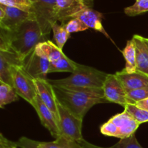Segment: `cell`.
Here are the masks:
<instances>
[{
    "label": "cell",
    "instance_id": "obj_23",
    "mask_svg": "<svg viewBox=\"0 0 148 148\" xmlns=\"http://www.w3.org/2000/svg\"><path fill=\"white\" fill-rule=\"evenodd\" d=\"M77 64V63L71 60L65 55L59 60L53 63H50L49 74L59 72H68L72 73L76 69Z\"/></svg>",
    "mask_w": 148,
    "mask_h": 148
},
{
    "label": "cell",
    "instance_id": "obj_12",
    "mask_svg": "<svg viewBox=\"0 0 148 148\" xmlns=\"http://www.w3.org/2000/svg\"><path fill=\"white\" fill-rule=\"evenodd\" d=\"M91 6L80 0H56L57 21L65 24L69 20L75 18L79 12Z\"/></svg>",
    "mask_w": 148,
    "mask_h": 148
},
{
    "label": "cell",
    "instance_id": "obj_31",
    "mask_svg": "<svg viewBox=\"0 0 148 148\" xmlns=\"http://www.w3.org/2000/svg\"><path fill=\"white\" fill-rule=\"evenodd\" d=\"M17 147V143H14L7 140L2 134H0V148H13Z\"/></svg>",
    "mask_w": 148,
    "mask_h": 148
},
{
    "label": "cell",
    "instance_id": "obj_32",
    "mask_svg": "<svg viewBox=\"0 0 148 148\" xmlns=\"http://www.w3.org/2000/svg\"><path fill=\"white\" fill-rule=\"evenodd\" d=\"M134 105H135L136 106L138 107V108L148 111V98L145 100H143V101H139V102H137V103H135Z\"/></svg>",
    "mask_w": 148,
    "mask_h": 148
},
{
    "label": "cell",
    "instance_id": "obj_4",
    "mask_svg": "<svg viewBox=\"0 0 148 148\" xmlns=\"http://www.w3.org/2000/svg\"><path fill=\"white\" fill-rule=\"evenodd\" d=\"M140 124L126 110L110 119L101 127L103 135L121 139L134 134Z\"/></svg>",
    "mask_w": 148,
    "mask_h": 148
},
{
    "label": "cell",
    "instance_id": "obj_15",
    "mask_svg": "<svg viewBox=\"0 0 148 148\" xmlns=\"http://www.w3.org/2000/svg\"><path fill=\"white\" fill-rule=\"evenodd\" d=\"M13 65H23L15 53L0 51V80L12 86L11 68Z\"/></svg>",
    "mask_w": 148,
    "mask_h": 148
},
{
    "label": "cell",
    "instance_id": "obj_34",
    "mask_svg": "<svg viewBox=\"0 0 148 148\" xmlns=\"http://www.w3.org/2000/svg\"><path fill=\"white\" fill-rule=\"evenodd\" d=\"M13 148H19V147H14Z\"/></svg>",
    "mask_w": 148,
    "mask_h": 148
},
{
    "label": "cell",
    "instance_id": "obj_24",
    "mask_svg": "<svg viewBox=\"0 0 148 148\" xmlns=\"http://www.w3.org/2000/svg\"><path fill=\"white\" fill-rule=\"evenodd\" d=\"M51 29L56 45L61 50H62L66 42L70 37V33H68L63 25L58 24V22L52 24Z\"/></svg>",
    "mask_w": 148,
    "mask_h": 148
},
{
    "label": "cell",
    "instance_id": "obj_1",
    "mask_svg": "<svg viewBox=\"0 0 148 148\" xmlns=\"http://www.w3.org/2000/svg\"><path fill=\"white\" fill-rule=\"evenodd\" d=\"M45 40L46 36L36 19L26 20L13 31L0 28V51L14 52L23 62Z\"/></svg>",
    "mask_w": 148,
    "mask_h": 148
},
{
    "label": "cell",
    "instance_id": "obj_5",
    "mask_svg": "<svg viewBox=\"0 0 148 148\" xmlns=\"http://www.w3.org/2000/svg\"><path fill=\"white\" fill-rule=\"evenodd\" d=\"M11 75L12 86L17 95L33 105L38 96L34 78L25 69L23 65H13Z\"/></svg>",
    "mask_w": 148,
    "mask_h": 148
},
{
    "label": "cell",
    "instance_id": "obj_28",
    "mask_svg": "<svg viewBox=\"0 0 148 148\" xmlns=\"http://www.w3.org/2000/svg\"><path fill=\"white\" fill-rule=\"evenodd\" d=\"M148 98V87L140 88L127 92L128 104H135Z\"/></svg>",
    "mask_w": 148,
    "mask_h": 148
},
{
    "label": "cell",
    "instance_id": "obj_21",
    "mask_svg": "<svg viewBox=\"0 0 148 148\" xmlns=\"http://www.w3.org/2000/svg\"><path fill=\"white\" fill-rule=\"evenodd\" d=\"M40 148H82L78 142L60 136L52 142H38Z\"/></svg>",
    "mask_w": 148,
    "mask_h": 148
},
{
    "label": "cell",
    "instance_id": "obj_17",
    "mask_svg": "<svg viewBox=\"0 0 148 148\" xmlns=\"http://www.w3.org/2000/svg\"><path fill=\"white\" fill-rule=\"evenodd\" d=\"M136 50L137 71L148 75V47L144 37L134 35L132 37Z\"/></svg>",
    "mask_w": 148,
    "mask_h": 148
},
{
    "label": "cell",
    "instance_id": "obj_6",
    "mask_svg": "<svg viewBox=\"0 0 148 148\" xmlns=\"http://www.w3.org/2000/svg\"><path fill=\"white\" fill-rule=\"evenodd\" d=\"M58 101V100H57ZM59 124L61 136L72 139L77 142L82 140V120L74 116L69 110L58 101Z\"/></svg>",
    "mask_w": 148,
    "mask_h": 148
},
{
    "label": "cell",
    "instance_id": "obj_19",
    "mask_svg": "<svg viewBox=\"0 0 148 148\" xmlns=\"http://www.w3.org/2000/svg\"><path fill=\"white\" fill-rule=\"evenodd\" d=\"M122 54L126 62L125 67L123 70L128 73L137 72V62H136V50L134 40H128L125 48L123 49Z\"/></svg>",
    "mask_w": 148,
    "mask_h": 148
},
{
    "label": "cell",
    "instance_id": "obj_7",
    "mask_svg": "<svg viewBox=\"0 0 148 148\" xmlns=\"http://www.w3.org/2000/svg\"><path fill=\"white\" fill-rule=\"evenodd\" d=\"M34 9V14L42 32L48 36L51 31V25L57 21L56 0H30Z\"/></svg>",
    "mask_w": 148,
    "mask_h": 148
},
{
    "label": "cell",
    "instance_id": "obj_14",
    "mask_svg": "<svg viewBox=\"0 0 148 148\" xmlns=\"http://www.w3.org/2000/svg\"><path fill=\"white\" fill-rule=\"evenodd\" d=\"M116 75L121 81L127 93L132 90L148 87V75L142 72L137 71L128 73L122 70L116 72Z\"/></svg>",
    "mask_w": 148,
    "mask_h": 148
},
{
    "label": "cell",
    "instance_id": "obj_13",
    "mask_svg": "<svg viewBox=\"0 0 148 148\" xmlns=\"http://www.w3.org/2000/svg\"><path fill=\"white\" fill-rule=\"evenodd\" d=\"M34 80L37 89L38 95L40 97L43 103L53 112L58 121H59V112L57 108L58 101L53 87L47 79L36 78Z\"/></svg>",
    "mask_w": 148,
    "mask_h": 148
},
{
    "label": "cell",
    "instance_id": "obj_22",
    "mask_svg": "<svg viewBox=\"0 0 148 148\" xmlns=\"http://www.w3.org/2000/svg\"><path fill=\"white\" fill-rule=\"evenodd\" d=\"M19 95L13 86L0 80V107L18 101Z\"/></svg>",
    "mask_w": 148,
    "mask_h": 148
},
{
    "label": "cell",
    "instance_id": "obj_33",
    "mask_svg": "<svg viewBox=\"0 0 148 148\" xmlns=\"http://www.w3.org/2000/svg\"><path fill=\"white\" fill-rule=\"evenodd\" d=\"M144 40H145V42L146 44H147V46L148 47V38H144Z\"/></svg>",
    "mask_w": 148,
    "mask_h": 148
},
{
    "label": "cell",
    "instance_id": "obj_9",
    "mask_svg": "<svg viewBox=\"0 0 148 148\" xmlns=\"http://www.w3.org/2000/svg\"><path fill=\"white\" fill-rule=\"evenodd\" d=\"M106 99L110 103L119 104L124 108L128 104L127 93L116 74H108L102 88Z\"/></svg>",
    "mask_w": 148,
    "mask_h": 148
},
{
    "label": "cell",
    "instance_id": "obj_3",
    "mask_svg": "<svg viewBox=\"0 0 148 148\" xmlns=\"http://www.w3.org/2000/svg\"><path fill=\"white\" fill-rule=\"evenodd\" d=\"M108 74L89 66L77 64L72 75L64 79H49L53 87L102 88Z\"/></svg>",
    "mask_w": 148,
    "mask_h": 148
},
{
    "label": "cell",
    "instance_id": "obj_25",
    "mask_svg": "<svg viewBox=\"0 0 148 148\" xmlns=\"http://www.w3.org/2000/svg\"><path fill=\"white\" fill-rule=\"evenodd\" d=\"M0 4L34 14L33 4L30 0H0Z\"/></svg>",
    "mask_w": 148,
    "mask_h": 148
},
{
    "label": "cell",
    "instance_id": "obj_30",
    "mask_svg": "<svg viewBox=\"0 0 148 148\" xmlns=\"http://www.w3.org/2000/svg\"><path fill=\"white\" fill-rule=\"evenodd\" d=\"M17 147L20 148H40L39 147L38 142L30 140L25 137H22L17 142Z\"/></svg>",
    "mask_w": 148,
    "mask_h": 148
},
{
    "label": "cell",
    "instance_id": "obj_29",
    "mask_svg": "<svg viewBox=\"0 0 148 148\" xmlns=\"http://www.w3.org/2000/svg\"><path fill=\"white\" fill-rule=\"evenodd\" d=\"M62 25H63L65 29L70 34L72 33L84 31V30H88V26L78 18H72L71 20H69L68 22H66L65 24Z\"/></svg>",
    "mask_w": 148,
    "mask_h": 148
},
{
    "label": "cell",
    "instance_id": "obj_2",
    "mask_svg": "<svg viewBox=\"0 0 148 148\" xmlns=\"http://www.w3.org/2000/svg\"><path fill=\"white\" fill-rule=\"evenodd\" d=\"M53 89L58 101L82 120L92 106L109 103L106 99L102 88L53 87Z\"/></svg>",
    "mask_w": 148,
    "mask_h": 148
},
{
    "label": "cell",
    "instance_id": "obj_20",
    "mask_svg": "<svg viewBox=\"0 0 148 148\" xmlns=\"http://www.w3.org/2000/svg\"><path fill=\"white\" fill-rule=\"evenodd\" d=\"M78 143L81 145L82 148H104L101 147H98V146L93 145L90 144V143H88L84 139L82 140L79 141ZM106 148H143L140 145V143L137 141V138L135 137V134L130 136V137H127V138L121 139L116 144L114 145L111 146L110 147Z\"/></svg>",
    "mask_w": 148,
    "mask_h": 148
},
{
    "label": "cell",
    "instance_id": "obj_27",
    "mask_svg": "<svg viewBox=\"0 0 148 148\" xmlns=\"http://www.w3.org/2000/svg\"><path fill=\"white\" fill-rule=\"evenodd\" d=\"M124 110L130 113L140 124L148 122V111L142 109L136 106L134 104H127Z\"/></svg>",
    "mask_w": 148,
    "mask_h": 148
},
{
    "label": "cell",
    "instance_id": "obj_18",
    "mask_svg": "<svg viewBox=\"0 0 148 148\" xmlns=\"http://www.w3.org/2000/svg\"><path fill=\"white\" fill-rule=\"evenodd\" d=\"M36 48L48 58L50 63L56 62L65 56L62 50L51 40L41 42L36 46Z\"/></svg>",
    "mask_w": 148,
    "mask_h": 148
},
{
    "label": "cell",
    "instance_id": "obj_16",
    "mask_svg": "<svg viewBox=\"0 0 148 148\" xmlns=\"http://www.w3.org/2000/svg\"><path fill=\"white\" fill-rule=\"evenodd\" d=\"M75 18L79 19L88 26V28L93 29L96 31L104 34L107 38H109L103 26L102 13L94 10L91 7H87L77 14Z\"/></svg>",
    "mask_w": 148,
    "mask_h": 148
},
{
    "label": "cell",
    "instance_id": "obj_8",
    "mask_svg": "<svg viewBox=\"0 0 148 148\" xmlns=\"http://www.w3.org/2000/svg\"><path fill=\"white\" fill-rule=\"evenodd\" d=\"M29 19H36V15L33 13L0 4V28L13 31Z\"/></svg>",
    "mask_w": 148,
    "mask_h": 148
},
{
    "label": "cell",
    "instance_id": "obj_26",
    "mask_svg": "<svg viewBox=\"0 0 148 148\" xmlns=\"http://www.w3.org/2000/svg\"><path fill=\"white\" fill-rule=\"evenodd\" d=\"M148 12V0H136V2L130 7L124 9L127 15L134 17Z\"/></svg>",
    "mask_w": 148,
    "mask_h": 148
},
{
    "label": "cell",
    "instance_id": "obj_10",
    "mask_svg": "<svg viewBox=\"0 0 148 148\" xmlns=\"http://www.w3.org/2000/svg\"><path fill=\"white\" fill-rule=\"evenodd\" d=\"M49 66L50 62L48 58L36 47L23 62L25 69L34 79H46V76L49 74Z\"/></svg>",
    "mask_w": 148,
    "mask_h": 148
},
{
    "label": "cell",
    "instance_id": "obj_11",
    "mask_svg": "<svg viewBox=\"0 0 148 148\" xmlns=\"http://www.w3.org/2000/svg\"><path fill=\"white\" fill-rule=\"evenodd\" d=\"M32 106L37 112L42 125L49 130L52 137L55 139L60 137L61 132L56 116L53 112L43 103L38 95L36 97Z\"/></svg>",
    "mask_w": 148,
    "mask_h": 148
}]
</instances>
